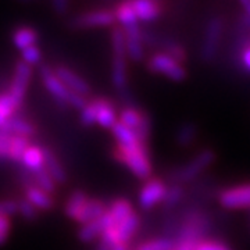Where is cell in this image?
I'll use <instances>...</instances> for the list:
<instances>
[{
    "label": "cell",
    "instance_id": "obj_1",
    "mask_svg": "<svg viewBox=\"0 0 250 250\" xmlns=\"http://www.w3.org/2000/svg\"><path fill=\"white\" fill-rule=\"evenodd\" d=\"M213 228L211 215L199 207H184L167 213L163 223V231L167 238L175 243L192 242L199 243L206 238Z\"/></svg>",
    "mask_w": 250,
    "mask_h": 250
},
{
    "label": "cell",
    "instance_id": "obj_2",
    "mask_svg": "<svg viewBox=\"0 0 250 250\" xmlns=\"http://www.w3.org/2000/svg\"><path fill=\"white\" fill-rule=\"evenodd\" d=\"M215 153L211 149H202L187 163L178 166L177 168L168 172V178H166L167 184L187 185L200 177L208 167H211L215 161Z\"/></svg>",
    "mask_w": 250,
    "mask_h": 250
},
{
    "label": "cell",
    "instance_id": "obj_3",
    "mask_svg": "<svg viewBox=\"0 0 250 250\" xmlns=\"http://www.w3.org/2000/svg\"><path fill=\"white\" fill-rule=\"evenodd\" d=\"M114 159L124 164L136 178L147 181L152 178V161L149 157V150L145 146L139 147H123L117 145L113 150Z\"/></svg>",
    "mask_w": 250,
    "mask_h": 250
},
{
    "label": "cell",
    "instance_id": "obj_4",
    "mask_svg": "<svg viewBox=\"0 0 250 250\" xmlns=\"http://www.w3.org/2000/svg\"><path fill=\"white\" fill-rule=\"evenodd\" d=\"M118 121L125 126H128L129 129H132L138 141L145 146H147V141L152 132V120L147 116V113H145L141 108L135 107L134 104L125 106L120 113Z\"/></svg>",
    "mask_w": 250,
    "mask_h": 250
},
{
    "label": "cell",
    "instance_id": "obj_5",
    "mask_svg": "<svg viewBox=\"0 0 250 250\" xmlns=\"http://www.w3.org/2000/svg\"><path fill=\"white\" fill-rule=\"evenodd\" d=\"M147 70L153 74H160L174 82H181L185 80L188 75L185 64H182L177 59L171 57L170 54L163 53V52L154 53L147 60Z\"/></svg>",
    "mask_w": 250,
    "mask_h": 250
},
{
    "label": "cell",
    "instance_id": "obj_6",
    "mask_svg": "<svg viewBox=\"0 0 250 250\" xmlns=\"http://www.w3.org/2000/svg\"><path fill=\"white\" fill-rule=\"evenodd\" d=\"M224 34V20L220 16H214L208 20L205 28L203 41L200 46V57L205 62H211L218 53Z\"/></svg>",
    "mask_w": 250,
    "mask_h": 250
},
{
    "label": "cell",
    "instance_id": "obj_7",
    "mask_svg": "<svg viewBox=\"0 0 250 250\" xmlns=\"http://www.w3.org/2000/svg\"><path fill=\"white\" fill-rule=\"evenodd\" d=\"M217 200L227 210H250V182L224 188L218 192Z\"/></svg>",
    "mask_w": 250,
    "mask_h": 250
},
{
    "label": "cell",
    "instance_id": "obj_8",
    "mask_svg": "<svg viewBox=\"0 0 250 250\" xmlns=\"http://www.w3.org/2000/svg\"><path fill=\"white\" fill-rule=\"evenodd\" d=\"M168 189L167 181L163 178H150L145 182L139 192V206L143 210H150L157 205H161Z\"/></svg>",
    "mask_w": 250,
    "mask_h": 250
},
{
    "label": "cell",
    "instance_id": "obj_9",
    "mask_svg": "<svg viewBox=\"0 0 250 250\" xmlns=\"http://www.w3.org/2000/svg\"><path fill=\"white\" fill-rule=\"evenodd\" d=\"M32 78V67L28 65L24 62H18L14 70V75H13V81L10 85L9 96L13 99L14 104L17 106V108L21 107L24 96L27 93L28 85L31 82Z\"/></svg>",
    "mask_w": 250,
    "mask_h": 250
},
{
    "label": "cell",
    "instance_id": "obj_10",
    "mask_svg": "<svg viewBox=\"0 0 250 250\" xmlns=\"http://www.w3.org/2000/svg\"><path fill=\"white\" fill-rule=\"evenodd\" d=\"M116 22L114 13L110 10H96L75 16L68 21V25L74 29H86V28L110 27Z\"/></svg>",
    "mask_w": 250,
    "mask_h": 250
},
{
    "label": "cell",
    "instance_id": "obj_11",
    "mask_svg": "<svg viewBox=\"0 0 250 250\" xmlns=\"http://www.w3.org/2000/svg\"><path fill=\"white\" fill-rule=\"evenodd\" d=\"M39 74H41V78H42L45 88L52 95V98L56 100V103L60 107H67L70 90L67 89L62 81L59 80V77L54 72V68H52L50 65H42L39 70Z\"/></svg>",
    "mask_w": 250,
    "mask_h": 250
},
{
    "label": "cell",
    "instance_id": "obj_12",
    "mask_svg": "<svg viewBox=\"0 0 250 250\" xmlns=\"http://www.w3.org/2000/svg\"><path fill=\"white\" fill-rule=\"evenodd\" d=\"M56 75L59 77V80L64 83V86L70 92L80 93L82 96H88L90 93V86L86 81L83 80L81 75L77 72H74L71 68L65 67V65H59L54 68Z\"/></svg>",
    "mask_w": 250,
    "mask_h": 250
},
{
    "label": "cell",
    "instance_id": "obj_13",
    "mask_svg": "<svg viewBox=\"0 0 250 250\" xmlns=\"http://www.w3.org/2000/svg\"><path fill=\"white\" fill-rule=\"evenodd\" d=\"M113 227H114V223L106 211L96 221L81 225L80 231H78V239L83 243H89L95 239H99L104 231H107L108 228H113Z\"/></svg>",
    "mask_w": 250,
    "mask_h": 250
},
{
    "label": "cell",
    "instance_id": "obj_14",
    "mask_svg": "<svg viewBox=\"0 0 250 250\" xmlns=\"http://www.w3.org/2000/svg\"><path fill=\"white\" fill-rule=\"evenodd\" d=\"M124 29V28H123ZM125 43H126V57L132 62H142L145 59V45L142 39V29L139 25L125 28Z\"/></svg>",
    "mask_w": 250,
    "mask_h": 250
},
{
    "label": "cell",
    "instance_id": "obj_15",
    "mask_svg": "<svg viewBox=\"0 0 250 250\" xmlns=\"http://www.w3.org/2000/svg\"><path fill=\"white\" fill-rule=\"evenodd\" d=\"M106 211H107V206L104 205L102 200H99V199H89L86 202V205L82 207L80 214L77 215V218L74 221L80 223L81 225L93 223V221L99 220Z\"/></svg>",
    "mask_w": 250,
    "mask_h": 250
},
{
    "label": "cell",
    "instance_id": "obj_16",
    "mask_svg": "<svg viewBox=\"0 0 250 250\" xmlns=\"http://www.w3.org/2000/svg\"><path fill=\"white\" fill-rule=\"evenodd\" d=\"M134 10L138 21L143 22H150L159 18L163 13V7L159 1H152V0H136L132 1Z\"/></svg>",
    "mask_w": 250,
    "mask_h": 250
},
{
    "label": "cell",
    "instance_id": "obj_17",
    "mask_svg": "<svg viewBox=\"0 0 250 250\" xmlns=\"http://www.w3.org/2000/svg\"><path fill=\"white\" fill-rule=\"evenodd\" d=\"M111 82L120 93L128 90V68L126 57L113 56L111 62Z\"/></svg>",
    "mask_w": 250,
    "mask_h": 250
},
{
    "label": "cell",
    "instance_id": "obj_18",
    "mask_svg": "<svg viewBox=\"0 0 250 250\" xmlns=\"http://www.w3.org/2000/svg\"><path fill=\"white\" fill-rule=\"evenodd\" d=\"M21 164H22V168L31 171V172H36V171L45 168L43 147H39L36 145H29L21 159Z\"/></svg>",
    "mask_w": 250,
    "mask_h": 250
},
{
    "label": "cell",
    "instance_id": "obj_19",
    "mask_svg": "<svg viewBox=\"0 0 250 250\" xmlns=\"http://www.w3.org/2000/svg\"><path fill=\"white\" fill-rule=\"evenodd\" d=\"M0 131L6 132L9 135H14V136H22V138H28L35 134V126L32 123H29L27 120L21 118V117H11L6 124L0 128Z\"/></svg>",
    "mask_w": 250,
    "mask_h": 250
},
{
    "label": "cell",
    "instance_id": "obj_20",
    "mask_svg": "<svg viewBox=\"0 0 250 250\" xmlns=\"http://www.w3.org/2000/svg\"><path fill=\"white\" fill-rule=\"evenodd\" d=\"M139 225H141V218L134 211L129 217H126L123 223H120L116 227L118 242L120 243H124V245H129V242L132 241L135 233L138 232Z\"/></svg>",
    "mask_w": 250,
    "mask_h": 250
},
{
    "label": "cell",
    "instance_id": "obj_21",
    "mask_svg": "<svg viewBox=\"0 0 250 250\" xmlns=\"http://www.w3.org/2000/svg\"><path fill=\"white\" fill-rule=\"evenodd\" d=\"M99 100V110L96 124H99L103 128H113L117 123L116 107L111 100L107 98H98Z\"/></svg>",
    "mask_w": 250,
    "mask_h": 250
},
{
    "label": "cell",
    "instance_id": "obj_22",
    "mask_svg": "<svg viewBox=\"0 0 250 250\" xmlns=\"http://www.w3.org/2000/svg\"><path fill=\"white\" fill-rule=\"evenodd\" d=\"M187 197V189L184 185H177V184H168V189L166 197L163 200V210L170 213L178 208V206L184 202V199Z\"/></svg>",
    "mask_w": 250,
    "mask_h": 250
},
{
    "label": "cell",
    "instance_id": "obj_23",
    "mask_svg": "<svg viewBox=\"0 0 250 250\" xmlns=\"http://www.w3.org/2000/svg\"><path fill=\"white\" fill-rule=\"evenodd\" d=\"M45 154V170L54 179L56 184H64L67 181V174L60 160L50 149H43Z\"/></svg>",
    "mask_w": 250,
    "mask_h": 250
},
{
    "label": "cell",
    "instance_id": "obj_24",
    "mask_svg": "<svg viewBox=\"0 0 250 250\" xmlns=\"http://www.w3.org/2000/svg\"><path fill=\"white\" fill-rule=\"evenodd\" d=\"M113 13H114L116 21L120 22V27L124 28V29L125 28L139 25V21H138L136 14H135L132 1H123L120 4H117L116 10Z\"/></svg>",
    "mask_w": 250,
    "mask_h": 250
},
{
    "label": "cell",
    "instance_id": "obj_25",
    "mask_svg": "<svg viewBox=\"0 0 250 250\" xmlns=\"http://www.w3.org/2000/svg\"><path fill=\"white\" fill-rule=\"evenodd\" d=\"M24 192H25V199L29 203L35 206L38 210H50V208H53V197H52V195L46 193L45 190H42V189L36 187H29L25 188Z\"/></svg>",
    "mask_w": 250,
    "mask_h": 250
},
{
    "label": "cell",
    "instance_id": "obj_26",
    "mask_svg": "<svg viewBox=\"0 0 250 250\" xmlns=\"http://www.w3.org/2000/svg\"><path fill=\"white\" fill-rule=\"evenodd\" d=\"M107 213L111 217L114 227L123 223L126 217L134 213V206L128 199H116L113 203L107 206Z\"/></svg>",
    "mask_w": 250,
    "mask_h": 250
},
{
    "label": "cell",
    "instance_id": "obj_27",
    "mask_svg": "<svg viewBox=\"0 0 250 250\" xmlns=\"http://www.w3.org/2000/svg\"><path fill=\"white\" fill-rule=\"evenodd\" d=\"M111 129H113V135L116 138L117 145H120L123 147H139V146H145V145H142L138 141L134 131L129 129L128 126H125L124 124H121L120 121H117ZM145 147H147V146H145Z\"/></svg>",
    "mask_w": 250,
    "mask_h": 250
},
{
    "label": "cell",
    "instance_id": "obj_28",
    "mask_svg": "<svg viewBox=\"0 0 250 250\" xmlns=\"http://www.w3.org/2000/svg\"><path fill=\"white\" fill-rule=\"evenodd\" d=\"M197 135H199L197 125L192 121H187L178 126L175 134V142L179 147H189L197 139Z\"/></svg>",
    "mask_w": 250,
    "mask_h": 250
},
{
    "label": "cell",
    "instance_id": "obj_29",
    "mask_svg": "<svg viewBox=\"0 0 250 250\" xmlns=\"http://www.w3.org/2000/svg\"><path fill=\"white\" fill-rule=\"evenodd\" d=\"M89 200L88 195L83 190H74L70 197L67 199V203L64 206V213L68 215L70 218L75 220L77 215L80 214L82 207L86 205V202Z\"/></svg>",
    "mask_w": 250,
    "mask_h": 250
},
{
    "label": "cell",
    "instance_id": "obj_30",
    "mask_svg": "<svg viewBox=\"0 0 250 250\" xmlns=\"http://www.w3.org/2000/svg\"><path fill=\"white\" fill-rule=\"evenodd\" d=\"M38 41V32L34 28L29 27H21L14 31L13 34V42L16 47L20 50H24L29 46H34Z\"/></svg>",
    "mask_w": 250,
    "mask_h": 250
},
{
    "label": "cell",
    "instance_id": "obj_31",
    "mask_svg": "<svg viewBox=\"0 0 250 250\" xmlns=\"http://www.w3.org/2000/svg\"><path fill=\"white\" fill-rule=\"evenodd\" d=\"M111 50L113 56L126 57V43H125L124 29L117 25L111 31Z\"/></svg>",
    "mask_w": 250,
    "mask_h": 250
},
{
    "label": "cell",
    "instance_id": "obj_32",
    "mask_svg": "<svg viewBox=\"0 0 250 250\" xmlns=\"http://www.w3.org/2000/svg\"><path fill=\"white\" fill-rule=\"evenodd\" d=\"M32 175H34V184H35L36 188L45 190L46 193H49V195H52V193L56 192L57 184L54 182V179L49 175V172L45 168L36 171V172H32Z\"/></svg>",
    "mask_w": 250,
    "mask_h": 250
},
{
    "label": "cell",
    "instance_id": "obj_33",
    "mask_svg": "<svg viewBox=\"0 0 250 250\" xmlns=\"http://www.w3.org/2000/svg\"><path fill=\"white\" fill-rule=\"evenodd\" d=\"M17 110V106L14 104V102L9 96V93L0 95V128L7 123L11 117H14V113Z\"/></svg>",
    "mask_w": 250,
    "mask_h": 250
},
{
    "label": "cell",
    "instance_id": "obj_34",
    "mask_svg": "<svg viewBox=\"0 0 250 250\" xmlns=\"http://www.w3.org/2000/svg\"><path fill=\"white\" fill-rule=\"evenodd\" d=\"M174 245L175 243L172 239L167 236H161V238H153L143 242L135 250H172Z\"/></svg>",
    "mask_w": 250,
    "mask_h": 250
},
{
    "label": "cell",
    "instance_id": "obj_35",
    "mask_svg": "<svg viewBox=\"0 0 250 250\" xmlns=\"http://www.w3.org/2000/svg\"><path fill=\"white\" fill-rule=\"evenodd\" d=\"M98 110H99V100L95 98L93 100L88 102L86 107L81 111V124L85 126L96 124V118H98Z\"/></svg>",
    "mask_w": 250,
    "mask_h": 250
},
{
    "label": "cell",
    "instance_id": "obj_36",
    "mask_svg": "<svg viewBox=\"0 0 250 250\" xmlns=\"http://www.w3.org/2000/svg\"><path fill=\"white\" fill-rule=\"evenodd\" d=\"M18 205V214L22 218H25L27 221H35L38 218V208L32 203H29L27 199H21L17 202Z\"/></svg>",
    "mask_w": 250,
    "mask_h": 250
},
{
    "label": "cell",
    "instance_id": "obj_37",
    "mask_svg": "<svg viewBox=\"0 0 250 250\" xmlns=\"http://www.w3.org/2000/svg\"><path fill=\"white\" fill-rule=\"evenodd\" d=\"M195 250H232L228 243L215 238H206L196 245Z\"/></svg>",
    "mask_w": 250,
    "mask_h": 250
},
{
    "label": "cell",
    "instance_id": "obj_38",
    "mask_svg": "<svg viewBox=\"0 0 250 250\" xmlns=\"http://www.w3.org/2000/svg\"><path fill=\"white\" fill-rule=\"evenodd\" d=\"M21 62H24L28 65H35L38 62H41V59H42V53H41V50L38 49V46H29L27 49H24V50H21Z\"/></svg>",
    "mask_w": 250,
    "mask_h": 250
},
{
    "label": "cell",
    "instance_id": "obj_39",
    "mask_svg": "<svg viewBox=\"0 0 250 250\" xmlns=\"http://www.w3.org/2000/svg\"><path fill=\"white\" fill-rule=\"evenodd\" d=\"M13 142V135L0 131V160H10V149Z\"/></svg>",
    "mask_w": 250,
    "mask_h": 250
},
{
    "label": "cell",
    "instance_id": "obj_40",
    "mask_svg": "<svg viewBox=\"0 0 250 250\" xmlns=\"http://www.w3.org/2000/svg\"><path fill=\"white\" fill-rule=\"evenodd\" d=\"M18 213V205L16 200H0V215L11 217Z\"/></svg>",
    "mask_w": 250,
    "mask_h": 250
},
{
    "label": "cell",
    "instance_id": "obj_41",
    "mask_svg": "<svg viewBox=\"0 0 250 250\" xmlns=\"http://www.w3.org/2000/svg\"><path fill=\"white\" fill-rule=\"evenodd\" d=\"M88 104V100L86 96H82L80 93H75V92H70V96H68V106L77 108V110H83Z\"/></svg>",
    "mask_w": 250,
    "mask_h": 250
},
{
    "label": "cell",
    "instance_id": "obj_42",
    "mask_svg": "<svg viewBox=\"0 0 250 250\" xmlns=\"http://www.w3.org/2000/svg\"><path fill=\"white\" fill-rule=\"evenodd\" d=\"M10 228H11V223H10V217H3L0 215V245H3L7 241L10 233Z\"/></svg>",
    "mask_w": 250,
    "mask_h": 250
},
{
    "label": "cell",
    "instance_id": "obj_43",
    "mask_svg": "<svg viewBox=\"0 0 250 250\" xmlns=\"http://www.w3.org/2000/svg\"><path fill=\"white\" fill-rule=\"evenodd\" d=\"M238 59H239L242 68L250 74V43L242 49V52L238 56Z\"/></svg>",
    "mask_w": 250,
    "mask_h": 250
},
{
    "label": "cell",
    "instance_id": "obj_44",
    "mask_svg": "<svg viewBox=\"0 0 250 250\" xmlns=\"http://www.w3.org/2000/svg\"><path fill=\"white\" fill-rule=\"evenodd\" d=\"M68 7H70L68 1H64V0H56V1L52 3V9H53L54 13H56V14H59V16L67 14Z\"/></svg>",
    "mask_w": 250,
    "mask_h": 250
},
{
    "label": "cell",
    "instance_id": "obj_45",
    "mask_svg": "<svg viewBox=\"0 0 250 250\" xmlns=\"http://www.w3.org/2000/svg\"><path fill=\"white\" fill-rule=\"evenodd\" d=\"M196 245L197 243H192V242H179V243L174 245V249L172 250H195L196 249Z\"/></svg>",
    "mask_w": 250,
    "mask_h": 250
},
{
    "label": "cell",
    "instance_id": "obj_46",
    "mask_svg": "<svg viewBox=\"0 0 250 250\" xmlns=\"http://www.w3.org/2000/svg\"><path fill=\"white\" fill-rule=\"evenodd\" d=\"M241 7H242V13H243V14L250 16V0H242Z\"/></svg>",
    "mask_w": 250,
    "mask_h": 250
},
{
    "label": "cell",
    "instance_id": "obj_47",
    "mask_svg": "<svg viewBox=\"0 0 250 250\" xmlns=\"http://www.w3.org/2000/svg\"><path fill=\"white\" fill-rule=\"evenodd\" d=\"M113 250H129V245H124V243H118L116 245Z\"/></svg>",
    "mask_w": 250,
    "mask_h": 250
}]
</instances>
